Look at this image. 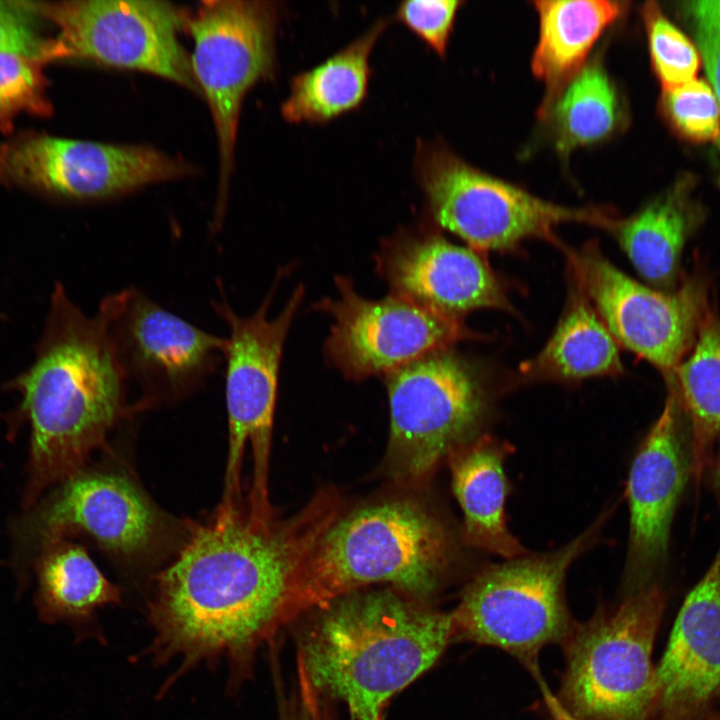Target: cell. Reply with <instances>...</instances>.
<instances>
[{
  "label": "cell",
  "instance_id": "1",
  "mask_svg": "<svg viewBox=\"0 0 720 720\" xmlns=\"http://www.w3.org/2000/svg\"><path fill=\"white\" fill-rule=\"evenodd\" d=\"M337 504L321 496L294 518L258 526L244 506L217 507L190 525L173 560L155 579L148 605L153 664H177L174 677L225 661L231 686L257 649L286 624L293 573L336 519Z\"/></svg>",
  "mask_w": 720,
  "mask_h": 720
},
{
  "label": "cell",
  "instance_id": "3",
  "mask_svg": "<svg viewBox=\"0 0 720 720\" xmlns=\"http://www.w3.org/2000/svg\"><path fill=\"white\" fill-rule=\"evenodd\" d=\"M314 610L296 637L298 679L317 702L343 703L352 720H382L388 701L453 640L451 613L397 590H358Z\"/></svg>",
  "mask_w": 720,
  "mask_h": 720
},
{
  "label": "cell",
  "instance_id": "5",
  "mask_svg": "<svg viewBox=\"0 0 720 720\" xmlns=\"http://www.w3.org/2000/svg\"><path fill=\"white\" fill-rule=\"evenodd\" d=\"M664 607L655 583L573 625L563 642L558 694L570 720L648 719L657 700L652 650Z\"/></svg>",
  "mask_w": 720,
  "mask_h": 720
},
{
  "label": "cell",
  "instance_id": "9",
  "mask_svg": "<svg viewBox=\"0 0 720 720\" xmlns=\"http://www.w3.org/2000/svg\"><path fill=\"white\" fill-rule=\"evenodd\" d=\"M386 386L387 464L398 482H425L453 451L478 436L486 411L485 392L471 366L449 349L386 374Z\"/></svg>",
  "mask_w": 720,
  "mask_h": 720
},
{
  "label": "cell",
  "instance_id": "2",
  "mask_svg": "<svg viewBox=\"0 0 720 720\" xmlns=\"http://www.w3.org/2000/svg\"><path fill=\"white\" fill-rule=\"evenodd\" d=\"M10 386L31 426L30 503L84 468L116 425L136 412L103 317L85 314L60 283L35 359Z\"/></svg>",
  "mask_w": 720,
  "mask_h": 720
},
{
  "label": "cell",
  "instance_id": "14",
  "mask_svg": "<svg viewBox=\"0 0 720 720\" xmlns=\"http://www.w3.org/2000/svg\"><path fill=\"white\" fill-rule=\"evenodd\" d=\"M180 528L126 473L84 468L59 483L31 524L45 542L85 534L131 565L164 556L181 539Z\"/></svg>",
  "mask_w": 720,
  "mask_h": 720
},
{
  "label": "cell",
  "instance_id": "27",
  "mask_svg": "<svg viewBox=\"0 0 720 720\" xmlns=\"http://www.w3.org/2000/svg\"><path fill=\"white\" fill-rule=\"evenodd\" d=\"M540 114L550 120L556 146L565 154L608 138L624 120L617 89L599 62L585 64Z\"/></svg>",
  "mask_w": 720,
  "mask_h": 720
},
{
  "label": "cell",
  "instance_id": "20",
  "mask_svg": "<svg viewBox=\"0 0 720 720\" xmlns=\"http://www.w3.org/2000/svg\"><path fill=\"white\" fill-rule=\"evenodd\" d=\"M513 449L508 442L483 434L448 457L453 491L463 512L465 541L506 559L527 554L506 522L509 484L504 467Z\"/></svg>",
  "mask_w": 720,
  "mask_h": 720
},
{
  "label": "cell",
  "instance_id": "8",
  "mask_svg": "<svg viewBox=\"0 0 720 720\" xmlns=\"http://www.w3.org/2000/svg\"><path fill=\"white\" fill-rule=\"evenodd\" d=\"M415 172L433 220L478 252L512 249L530 238L555 242L561 223L612 230L617 222L600 209L540 199L473 167L440 142L417 143Z\"/></svg>",
  "mask_w": 720,
  "mask_h": 720
},
{
  "label": "cell",
  "instance_id": "13",
  "mask_svg": "<svg viewBox=\"0 0 720 720\" xmlns=\"http://www.w3.org/2000/svg\"><path fill=\"white\" fill-rule=\"evenodd\" d=\"M58 29L54 60L78 58L150 73L193 91L198 86L178 34L188 15L166 1H36Z\"/></svg>",
  "mask_w": 720,
  "mask_h": 720
},
{
  "label": "cell",
  "instance_id": "22",
  "mask_svg": "<svg viewBox=\"0 0 720 720\" xmlns=\"http://www.w3.org/2000/svg\"><path fill=\"white\" fill-rule=\"evenodd\" d=\"M702 216L688 185L679 184L632 216L617 220L612 231L638 273L657 289L669 291L681 281L682 252Z\"/></svg>",
  "mask_w": 720,
  "mask_h": 720
},
{
  "label": "cell",
  "instance_id": "34",
  "mask_svg": "<svg viewBox=\"0 0 720 720\" xmlns=\"http://www.w3.org/2000/svg\"><path fill=\"white\" fill-rule=\"evenodd\" d=\"M280 720H320L316 712L306 704L290 705L280 713Z\"/></svg>",
  "mask_w": 720,
  "mask_h": 720
},
{
  "label": "cell",
  "instance_id": "12",
  "mask_svg": "<svg viewBox=\"0 0 720 720\" xmlns=\"http://www.w3.org/2000/svg\"><path fill=\"white\" fill-rule=\"evenodd\" d=\"M568 259L573 279L616 342L655 366L665 380L670 378L712 307L704 276H687L667 291L631 278L594 243L568 250Z\"/></svg>",
  "mask_w": 720,
  "mask_h": 720
},
{
  "label": "cell",
  "instance_id": "33",
  "mask_svg": "<svg viewBox=\"0 0 720 720\" xmlns=\"http://www.w3.org/2000/svg\"><path fill=\"white\" fill-rule=\"evenodd\" d=\"M686 10L696 34L708 82L720 103V1L689 2Z\"/></svg>",
  "mask_w": 720,
  "mask_h": 720
},
{
  "label": "cell",
  "instance_id": "15",
  "mask_svg": "<svg viewBox=\"0 0 720 720\" xmlns=\"http://www.w3.org/2000/svg\"><path fill=\"white\" fill-rule=\"evenodd\" d=\"M149 146L23 132L0 144V184L71 200L118 196L189 172Z\"/></svg>",
  "mask_w": 720,
  "mask_h": 720
},
{
  "label": "cell",
  "instance_id": "30",
  "mask_svg": "<svg viewBox=\"0 0 720 720\" xmlns=\"http://www.w3.org/2000/svg\"><path fill=\"white\" fill-rule=\"evenodd\" d=\"M661 110L673 130L696 143L716 140L720 136V103L710 85L693 79L663 89Z\"/></svg>",
  "mask_w": 720,
  "mask_h": 720
},
{
  "label": "cell",
  "instance_id": "7",
  "mask_svg": "<svg viewBox=\"0 0 720 720\" xmlns=\"http://www.w3.org/2000/svg\"><path fill=\"white\" fill-rule=\"evenodd\" d=\"M603 519L552 552L523 555L483 569L451 612L453 640L496 647L525 664L564 642L573 624L564 595L570 565L593 542Z\"/></svg>",
  "mask_w": 720,
  "mask_h": 720
},
{
  "label": "cell",
  "instance_id": "19",
  "mask_svg": "<svg viewBox=\"0 0 720 720\" xmlns=\"http://www.w3.org/2000/svg\"><path fill=\"white\" fill-rule=\"evenodd\" d=\"M656 674L661 720H686L720 692V546L686 596Z\"/></svg>",
  "mask_w": 720,
  "mask_h": 720
},
{
  "label": "cell",
  "instance_id": "6",
  "mask_svg": "<svg viewBox=\"0 0 720 720\" xmlns=\"http://www.w3.org/2000/svg\"><path fill=\"white\" fill-rule=\"evenodd\" d=\"M283 272L279 271L270 292L250 316L237 314L223 293L212 303L229 332L224 361L228 453L219 504L225 507L243 504L241 475L244 451L249 444L253 477L247 513L257 524L272 520L268 473L278 377L284 343L304 296V288L297 287L281 313L269 318L268 310Z\"/></svg>",
  "mask_w": 720,
  "mask_h": 720
},
{
  "label": "cell",
  "instance_id": "21",
  "mask_svg": "<svg viewBox=\"0 0 720 720\" xmlns=\"http://www.w3.org/2000/svg\"><path fill=\"white\" fill-rule=\"evenodd\" d=\"M539 37L531 67L546 93L543 112L585 66L601 34L625 11V3L608 0L535 1Z\"/></svg>",
  "mask_w": 720,
  "mask_h": 720
},
{
  "label": "cell",
  "instance_id": "17",
  "mask_svg": "<svg viewBox=\"0 0 720 720\" xmlns=\"http://www.w3.org/2000/svg\"><path fill=\"white\" fill-rule=\"evenodd\" d=\"M690 475L689 427L678 399L668 390L663 409L639 446L627 479V594L655 584L667 560L673 518Z\"/></svg>",
  "mask_w": 720,
  "mask_h": 720
},
{
  "label": "cell",
  "instance_id": "16",
  "mask_svg": "<svg viewBox=\"0 0 720 720\" xmlns=\"http://www.w3.org/2000/svg\"><path fill=\"white\" fill-rule=\"evenodd\" d=\"M335 282L339 298H326L317 306L334 320L325 345L328 359L350 379L388 374L473 337L460 317L394 294L368 300L356 293L350 279L337 277Z\"/></svg>",
  "mask_w": 720,
  "mask_h": 720
},
{
  "label": "cell",
  "instance_id": "24",
  "mask_svg": "<svg viewBox=\"0 0 720 720\" xmlns=\"http://www.w3.org/2000/svg\"><path fill=\"white\" fill-rule=\"evenodd\" d=\"M519 370L526 379L559 381L614 376L623 372L618 343L575 280L552 336Z\"/></svg>",
  "mask_w": 720,
  "mask_h": 720
},
{
  "label": "cell",
  "instance_id": "18",
  "mask_svg": "<svg viewBox=\"0 0 720 720\" xmlns=\"http://www.w3.org/2000/svg\"><path fill=\"white\" fill-rule=\"evenodd\" d=\"M380 272L392 294L460 317L471 310H512L501 282L479 252L438 233L401 232L386 241Z\"/></svg>",
  "mask_w": 720,
  "mask_h": 720
},
{
  "label": "cell",
  "instance_id": "23",
  "mask_svg": "<svg viewBox=\"0 0 720 720\" xmlns=\"http://www.w3.org/2000/svg\"><path fill=\"white\" fill-rule=\"evenodd\" d=\"M388 24L379 19L337 53L296 74L281 105L283 118L294 124H322L358 109L368 93L371 53Z\"/></svg>",
  "mask_w": 720,
  "mask_h": 720
},
{
  "label": "cell",
  "instance_id": "25",
  "mask_svg": "<svg viewBox=\"0 0 720 720\" xmlns=\"http://www.w3.org/2000/svg\"><path fill=\"white\" fill-rule=\"evenodd\" d=\"M685 415L691 443L692 476L699 482L720 435V316L712 307L688 354L666 379Z\"/></svg>",
  "mask_w": 720,
  "mask_h": 720
},
{
  "label": "cell",
  "instance_id": "29",
  "mask_svg": "<svg viewBox=\"0 0 720 720\" xmlns=\"http://www.w3.org/2000/svg\"><path fill=\"white\" fill-rule=\"evenodd\" d=\"M642 16L652 66L663 89L695 79L702 61L698 47L668 19L656 2L645 3Z\"/></svg>",
  "mask_w": 720,
  "mask_h": 720
},
{
  "label": "cell",
  "instance_id": "36",
  "mask_svg": "<svg viewBox=\"0 0 720 720\" xmlns=\"http://www.w3.org/2000/svg\"><path fill=\"white\" fill-rule=\"evenodd\" d=\"M708 720H720V717H714V718H710Z\"/></svg>",
  "mask_w": 720,
  "mask_h": 720
},
{
  "label": "cell",
  "instance_id": "26",
  "mask_svg": "<svg viewBox=\"0 0 720 720\" xmlns=\"http://www.w3.org/2000/svg\"><path fill=\"white\" fill-rule=\"evenodd\" d=\"M38 608L49 622L79 621L118 604L121 589L100 571L86 550L67 538L46 542L38 565Z\"/></svg>",
  "mask_w": 720,
  "mask_h": 720
},
{
  "label": "cell",
  "instance_id": "11",
  "mask_svg": "<svg viewBox=\"0 0 720 720\" xmlns=\"http://www.w3.org/2000/svg\"><path fill=\"white\" fill-rule=\"evenodd\" d=\"M98 312L127 383L140 391L136 412L185 399L225 361L227 337L189 323L139 288L105 296Z\"/></svg>",
  "mask_w": 720,
  "mask_h": 720
},
{
  "label": "cell",
  "instance_id": "32",
  "mask_svg": "<svg viewBox=\"0 0 720 720\" xmlns=\"http://www.w3.org/2000/svg\"><path fill=\"white\" fill-rule=\"evenodd\" d=\"M458 0H413L400 3L395 18L438 56L444 57L453 31Z\"/></svg>",
  "mask_w": 720,
  "mask_h": 720
},
{
  "label": "cell",
  "instance_id": "4",
  "mask_svg": "<svg viewBox=\"0 0 720 720\" xmlns=\"http://www.w3.org/2000/svg\"><path fill=\"white\" fill-rule=\"evenodd\" d=\"M450 555L444 527L421 506L399 500L361 508L335 519L298 563L286 623L373 583L423 601L440 586Z\"/></svg>",
  "mask_w": 720,
  "mask_h": 720
},
{
  "label": "cell",
  "instance_id": "35",
  "mask_svg": "<svg viewBox=\"0 0 720 720\" xmlns=\"http://www.w3.org/2000/svg\"><path fill=\"white\" fill-rule=\"evenodd\" d=\"M709 466H711V480L713 490L715 492L720 507V449L717 453V456L712 459Z\"/></svg>",
  "mask_w": 720,
  "mask_h": 720
},
{
  "label": "cell",
  "instance_id": "10",
  "mask_svg": "<svg viewBox=\"0 0 720 720\" xmlns=\"http://www.w3.org/2000/svg\"><path fill=\"white\" fill-rule=\"evenodd\" d=\"M279 13L271 1L215 0L201 2L188 16L194 41L191 68L207 99L218 143L215 225L225 210L243 99L274 73Z\"/></svg>",
  "mask_w": 720,
  "mask_h": 720
},
{
  "label": "cell",
  "instance_id": "31",
  "mask_svg": "<svg viewBox=\"0 0 720 720\" xmlns=\"http://www.w3.org/2000/svg\"><path fill=\"white\" fill-rule=\"evenodd\" d=\"M36 1L0 0V52H12L52 61V38L40 30Z\"/></svg>",
  "mask_w": 720,
  "mask_h": 720
},
{
  "label": "cell",
  "instance_id": "28",
  "mask_svg": "<svg viewBox=\"0 0 720 720\" xmlns=\"http://www.w3.org/2000/svg\"><path fill=\"white\" fill-rule=\"evenodd\" d=\"M45 64L35 57L0 52V130L10 132L21 114L47 117L52 113Z\"/></svg>",
  "mask_w": 720,
  "mask_h": 720
}]
</instances>
